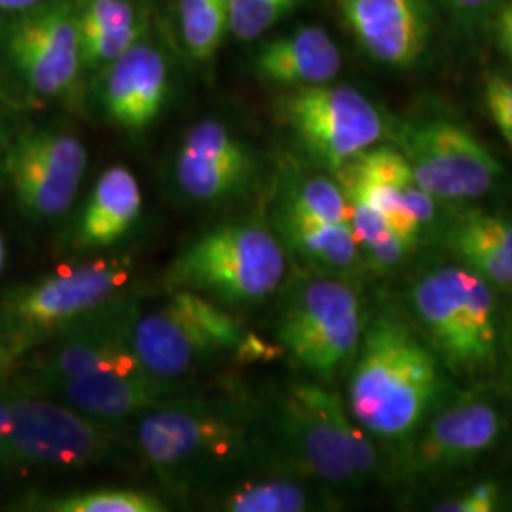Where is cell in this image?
I'll return each mask as SVG.
<instances>
[{"instance_id":"cell-1","label":"cell","mask_w":512,"mask_h":512,"mask_svg":"<svg viewBox=\"0 0 512 512\" xmlns=\"http://www.w3.org/2000/svg\"><path fill=\"white\" fill-rule=\"evenodd\" d=\"M131 429L129 444L179 494L236 480L260 446L255 421L236 401L184 395L152 408Z\"/></svg>"},{"instance_id":"cell-2","label":"cell","mask_w":512,"mask_h":512,"mask_svg":"<svg viewBox=\"0 0 512 512\" xmlns=\"http://www.w3.org/2000/svg\"><path fill=\"white\" fill-rule=\"evenodd\" d=\"M349 368V414L372 439H416L444 399L439 359L389 313L370 319Z\"/></svg>"},{"instance_id":"cell-3","label":"cell","mask_w":512,"mask_h":512,"mask_svg":"<svg viewBox=\"0 0 512 512\" xmlns=\"http://www.w3.org/2000/svg\"><path fill=\"white\" fill-rule=\"evenodd\" d=\"M287 256L258 220H230L192 239L167 268V291L203 294L222 306L256 304L281 287Z\"/></svg>"},{"instance_id":"cell-4","label":"cell","mask_w":512,"mask_h":512,"mask_svg":"<svg viewBox=\"0 0 512 512\" xmlns=\"http://www.w3.org/2000/svg\"><path fill=\"white\" fill-rule=\"evenodd\" d=\"M131 279L128 258L65 266L0 298V374L93 311L122 298Z\"/></svg>"},{"instance_id":"cell-5","label":"cell","mask_w":512,"mask_h":512,"mask_svg":"<svg viewBox=\"0 0 512 512\" xmlns=\"http://www.w3.org/2000/svg\"><path fill=\"white\" fill-rule=\"evenodd\" d=\"M279 444L300 471L334 488H357L378 471L374 440L327 384L294 382L275 410Z\"/></svg>"},{"instance_id":"cell-6","label":"cell","mask_w":512,"mask_h":512,"mask_svg":"<svg viewBox=\"0 0 512 512\" xmlns=\"http://www.w3.org/2000/svg\"><path fill=\"white\" fill-rule=\"evenodd\" d=\"M412 308L450 370L482 374L495 363L494 287L465 266L435 268L412 287Z\"/></svg>"},{"instance_id":"cell-7","label":"cell","mask_w":512,"mask_h":512,"mask_svg":"<svg viewBox=\"0 0 512 512\" xmlns=\"http://www.w3.org/2000/svg\"><path fill=\"white\" fill-rule=\"evenodd\" d=\"M245 336L232 311L192 291H167L162 304L137 310L131 327L139 363L148 374L173 382L222 353L238 351Z\"/></svg>"},{"instance_id":"cell-8","label":"cell","mask_w":512,"mask_h":512,"mask_svg":"<svg viewBox=\"0 0 512 512\" xmlns=\"http://www.w3.org/2000/svg\"><path fill=\"white\" fill-rule=\"evenodd\" d=\"M363 330L357 291L338 275L325 274L289 294L277 321V340L315 378L332 382L353 363Z\"/></svg>"},{"instance_id":"cell-9","label":"cell","mask_w":512,"mask_h":512,"mask_svg":"<svg viewBox=\"0 0 512 512\" xmlns=\"http://www.w3.org/2000/svg\"><path fill=\"white\" fill-rule=\"evenodd\" d=\"M8 406L2 461L54 469H88L114 458L122 439L116 425L93 420L52 397L18 395Z\"/></svg>"},{"instance_id":"cell-10","label":"cell","mask_w":512,"mask_h":512,"mask_svg":"<svg viewBox=\"0 0 512 512\" xmlns=\"http://www.w3.org/2000/svg\"><path fill=\"white\" fill-rule=\"evenodd\" d=\"M137 310L128 298H118L42 342L16 366L23 391L103 374L147 372L131 344Z\"/></svg>"},{"instance_id":"cell-11","label":"cell","mask_w":512,"mask_h":512,"mask_svg":"<svg viewBox=\"0 0 512 512\" xmlns=\"http://www.w3.org/2000/svg\"><path fill=\"white\" fill-rule=\"evenodd\" d=\"M397 143L418 186L437 200L482 198L503 175V165L490 148L452 120L406 122L399 128Z\"/></svg>"},{"instance_id":"cell-12","label":"cell","mask_w":512,"mask_h":512,"mask_svg":"<svg viewBox=\"0 0 512 512\" xmlns=\"http://www.w3.org/2000/svg\"><path fill=\"white\" fill-rule=\"evenodd\" d=\"M281 112L294 137L311 158L338 171L374 147L385 133L378 107L349 86H300L281 101Z\"/></svg>"},{"instance_id":"cell-13","label":"cell","mask_w":512,"mask_h":512,"mask_svg":"<svg viewBox=\"0 0 512 512\" xmlns=\"http://www.w3.org/2000/svg\"><path fill=\"white\" fill-rule=\"evenodd\" d=\"M19 14L4 33L12 69L38 97H69L82 69L76 4L44 0Z\"/></svg>"},{"instance_id":"cell-14","label":"cell","mask_w":512,"mask_h":512,"mask_svg":"<svg viewBox=\"0 0 512 512\" xmlns=\"http://www.w3.org/2000/svg\"><path fill=\"white\" fill-rule=\"evenodd\" d=\"M86 167L88 150L82 141L52 128L21 133L4 158L10 190L35 220H57L71 209Z\"/></svg>"},{"instance_id":"cell-15","label":"cell","mask_w":512,"mask_h":512,"mask_svg":"<svg viewBox=\"0 0 512 512\" xmlns=\"http://www.w3.org/2000/svg\"><path fill=\"white\" fill-rule=\"evenodd\" d=\"M503 433V418L482 393H465L439 406L427 420L408 456V473L437 475L467 467L490 452Z\"/></svg>"},{"instance_id":"cell-16","label":"cell","mask_w":512,"mask_h":512,"mask_svg":"<svg viewBox=\"0 0 512 512\" xmlns=\"http://www.w3.org/2000/svg\"><path fill=\"white\" fill-rule=\"evenodd\" d=\"M253 173L251 150L219 120L207 118L186 131L175 162V179L190 202H226L251 183Z\"/></svg>"},{"instance_id":"cell-17","label":"cell","mask_w":512,"mask_h":512,"mask_svg":"<svg viewBox=\"0 0 512 512\" xmlns=\"http://www.w3.org/2000/svg\"><path fill=\"white\" fill-rule=\"evenodd\" d=\"M349 31L374 61L410 69L427 52L435 8L431 0H336Z\"/></svg>"},{"instance_id":"cell-18","label":"cell","mask_w":512,"mask_h":512,"mask_svg":"<svg viewBox=\"0 0 512 512\" xmlns=\"http://www.w3.org/2000/svg\"><path fill=\"white\" fill-rule=\"evenodd\" d=\"M25 393L52 397L93 420L124 425L129 420L141 418L156 406L184 397V385L141 372L65 380L40 385Z\"/></svg>"},{"instance_id":"cell-19","label":"cell","mask_w":512,"mask_h":512,"mask_svg":"<svg viewBox=\"0 0 512 512\" xmlns=\"http://www.w3.org/2000/svg\"><path fill=\"white\" fill-rule=\"evenodd\" d=\"M169 95V69L164 55L139 40L109 65L103 86V109L110 122L129 133L154 124Z\"/></svg>"},{"instance_id":"cell-20","label":"cell","mask_w":512,"mask_h":512,"mask_svg":"<svg viewBox=\"0 0 512 512\" xmlns=\"http://www.w3.org/2000/svg\"><path fill=\"white\" fill-rule=\"evenodd\" d=\"M253 65L256 76L270 84L300 88L332 82L342 69V55L325 29L304 25L266 42Z\"/></svg>"},{"instance_id":"cell-21","label":"cell","mask_w":512,"mask_h":512,"mask_svg":"<svg viewBox=\"0 0 512 512\" xmlns=\"http://www.w3.org/2000/svg\"><path fill=\"white\" fill-rule=\"evenodd\" d=\"M141 209L143 194L139 181L128 167L112 165L97 179L76 222L74 249H105L118 243L135 226Z\"/></svg>"},{"instance_id":"cell-22","label":"cell","mask_w":512,"mask_h":512,"mask_svg":"<svg viewBox=\"0 0 512 512\" xmlns=\"http://www.w3.org/2000/svg\"><path fill=\"white\" fill-rule=\"evenodd\" d=\"M446 247L492 287L512 289V220L467 215L446 232Z\"/></svg>"},{"instance_id":"cell-23","label":"cell","mask_w":512,"mask_h":512,"mask_svg":"<svg viewBox=\"0 0 512 512\" xmlns=\"http://www.w3.org/2000/svg\"><path fill=\"white\" fill-rule=\"evenodd\" d=\"M277 230L283 245L323 274H349L361 262V249L349 222L293 219L279 213Z\"/></svg>"},{"instance_id":"cell-24","label":"cell","mask_w":512,"mask_h":512,"mask_svg":"<svg viewBox=\"0 0 512 512\" xmlns=\"http://www.w3.org/2000/svg\"><path fill=\"white\" fill-rule=\"evenodd\" d=\"M224 512H304L313 509L310 490L287 476L232 480L215 499Z\"/></svg>"},{"instance_id":"cell-25","label":"cell","mask_w":512,"mask_h":512,"mask_svg":"<svg viewBox=\"0 0 512 512\" xmlns=\"http://www.w3.org/2000/svg\"><path fill=\"white\" fill-rule=\"evenodd\" d=\"M349 202V226L359 243L361 256L376 272H391L401 266L412 253L416 241L401 236L370 205L357 200Z\"/></svg>"},{"instance_id":"cell-26","label":"cell","mask_w":512,"mask_h":512,"mask_svg":"<svg viewBox=\"0 0 512 512\" xmlns=\"http://www.w3.org/2000/svg\"><path fill=\"white\" fill-rule=\"evenodd\" d=\"M181 35L188 54L209 61L230 31L228 0H179Z\"/></svg>"},{"instance_id":"cell-27","label":"cell","mask_w":512,"mask_h":512,"mask_svg":"<svg viewBox=\"0 0 512 512\" xmlns=\"http://www.w3.org/2000/svg\"><path fill=\"white\" fill-rule=\"evenodd\" d=\"M281 215L319 222H349L348 196L338 181L315 175L291 188Z\"/></svg>"},{"instance_id":"cell-28","label":"cell","mask_w":512,"mask_h":512,"mask_svg":"<svg viewBox=\"0 0 512 512\" xmlns=\"http://www.w3.org/2000/svg\"><path fill=\"white\" fill-rule=\"evenodd\" d=\"M37 511L48 512H164V501L156 495L128 490L101 488L92 492L59 495L35 503Z\"/></svg>"},{"instance_id":"cell-29","label":"cell","mask_w":512,"mask_h":512,"mask_svg":"<svg viewBox=\"0 0 512 512\" xmlns=\"http://www.w3.org/2000/svg\"><path fill=\"white\" fill-rule=\"evenodd\" d=\"M76 16L80 40L120 33L145 21L128 0H82L76 6Z\"/></svg>"},{"instance_id":"cell-30","label":"cell","mask_w":512,"mask_h":512,"mask_svg":"<svg viewBox=\"0 0 512 512\" xmlns=\"http://www.w3.org/2000/svg\"><path fill=\"white\" fill-rule=\"evenodd\" d=\"M230 33L239 40H255L285 18L300 0H228Z\"/></svg>"},{"instance_id":"cell-31","label":"cell","mask_w":512,"mask_h":512,"mask_svg":"<svg viewBox=\"0 0 512 512\" xmlns=\"http://www.w3.org/2000/svg\"><path fill=\"white\" fill-rule=\"evenodd\" d=\"M484 99L495 126L512 148V74L490 76L484 88Z\"/></svg>"},{"instance_id":"cell-32","label":"cell","mask_w":512,"mask_h":512,"mask_svg":"<svg viewBox=\"0 0 512 512\" xmlns=\"http://www.w3.org/2000/svg\"><path fill=\"white\" fill-rule=\"evenodd\" d=\"M501 505V490L495 482L484 480L471 486L467 492L440 501L439 512H492Z\"/></svg>"},{"instance_id":"cell-33","label":"cell","mask_w":512,"mask_h":512,"mask_svg":"<svg viewBox=\"0 0 512 512\" xmlns=\"http://www.w3.org/2000/svg\"><path fill=\"white\" fill-rule=\"evenodd\" d=\"M465 27H484L494 23L503 0H446Z\"/></svg>"},{"instance_id":"cell-34","label":"cell","mask_w":512,"mask_h":512,"mask_svg":"<svg viewBox=\"0 0 512 512\" xmlns=\"http://www.w3.org/2000/svg\"><path fill=\"white\" fill-rule=\"evenodd\" d=\"M494 25L499 48L512 61V0H503L495 14Z\"/></svg>"},{"instance_id":"cell-35","label":"cell","mask_w":512,"mask_h":512,"mask_svg":"<svg viewBox=\"0 0 512 512\" xmlns=\"http://www.w3.org/2000/svg\"><path fill=\"white\" fill-rule=\"evenodd\" d=\"M42 2L44 0H0V10L2 12H25Z\"/></svg>"},{"instance_id":"cell-36","label":"cell","mask_w":512,"mask_h":512,"mask_svg":"<svg viewBox=\"0 0 512 512\" xmlns=\"http://www.w3.org/2000/svg\"><path fill=\"white\" fill-rule=\"evenodd\" d=\"M6 435H8V406H6V401H4V403H0V459H2V454H4Z\"/></svg>"},{"instance_id":"cell-37","label":"cell","mask_w":512,"mask_h":512,"mask_svg":"<svg viewBox=\"0 0 512 512\" xmlns=\"http://www.w3.org/2000/svg\"><path fill=\"white\" fill-rule=\"evenodd\" d=\"M4 266H6V243H4V238L0 236V274H2Z\"/></svg>"},{"instance_id":"cell-38","label":"cell","mask_w":512,"mask_h":512,"mask_svg":"<svg viewBox=\"0 0 512 512\" xmlns=\"http://www.w3.org/2000/svg\"><path fill=\"white\" fill-rule=\"evenodd\" d=\"M509 353H511V359H512V319H511V330H509Z\"/></svg>"}]
</instances>
